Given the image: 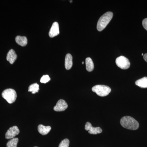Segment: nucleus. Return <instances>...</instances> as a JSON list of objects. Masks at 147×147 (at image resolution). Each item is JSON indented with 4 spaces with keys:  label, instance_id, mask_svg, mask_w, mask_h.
I'll list each match as a JSON object with an SVG mask.
<instances>
[{
    "label": "nucleus",
    "instance_id": "f257e3e1",
    "mask_svg": "<svg viewBox=\"0 0 147 147\" xmlns=\"http://www.w3.org/2000/svg\"><path fill=\"white\" fill-rule=\"evenodd\" d=\"M120 123L124 128L136 130L139 127V123L137 120L130 116H125L121 119Z\"/></svg>",
    "mask_w": 147,
    "mask_h": 147
},
{
    "label": "nucleus",
    "instance_id": "f03ea898",
    "mask_svg": "<svg viewBox=\"0 0 147 147\" xmlns=\"http://www.w3.org/2000/svg\"><path fill=\"white\" fill-rule=\"evenodd\" d=\"M113 16V12L108 11L102 15L98 21L97 30L100 32L106 28L112 20Z\"/></svg>",
    "mask_w": 147,
    "mask_h": 147
},
{
    "label": "nucleus",
    "instance_id": "7ed1b4c3",
    "mask_svg": "<svg viewBox=\"0 0 147 147\" xmlns=\"http://www.w3.org/2000/svg\"><path fill=\"white\" fill-rule=\"evenodd\" d=\"M92 90L99 96H107L111 91V88L105 85H98L95 86L92 88Z\"/></svg>",
    "mask_w": 147,
    "mask_h": 147
},
{
    "label": "nucleus",
    "instance_id": "20e7f679",
    "mask_svg": "<svg viewBox=\"0 0 147 147\" xmlns=\"http://www.w3.org/2000/svg\"><path fill=\"white\" fill-rule=\"evenodd\" d=\"M2 96L9 104L15 102L17 98L16 92L12 89H7L5 90L2 93Z\"/></svg>",
    "mask_w": 147,
    "mask_h": 147
},
{
    "label": "nucleus",
    "instance_id": "39448f33",
    "mask_svg": "<svg viewBox=\"0 0 147 147\" xmlns=\"http://www.w3.org/2000/svg\"><path fill=\"white\" fill-rule=\"evenodd\" d=\"M116 63L118 67L123 69H127L130 65V62L128 59L122 56L117 58Z\"/></svg>",
    "mask_w": 147,
    "mask_h": 147
},
{
    "label": "nucleus",
    "instance_id": "423d86ee",
    "mask_svg": "<svg viewBox=\"0 0 147 147\" xmlns=\"http://www.w3.org/2000/svg\"><path fill=\"white\" fill-rule=\"evenodd\" d=\"M20 130L18 127L14 126L10 127L5 134V138L6 139H12L16 135H18Z\"/></svg>",
    "mask_w": 147,
    "mask_h": 147
},
{
    "label": "nucleus",
    "instance_id": "0eeeda50",
    "mask_svg": "<svg viewBox=\"0 0 147 147\" xmlns=\"http://www.w3.org/2000/svg\"><path fill=\"white\" fill-rule=\"evenodd\" d=\"M85 129L86 130L88 131V133L90 134H100L102 132V129L100 127H93L89 122L86 123Z\"/></svg>",
    "mask_w": 147,
    "mask_h": 147
},
{
    "label": "nucleus",
    "instance_id": "6e6552de",
    "mask_svg": "<svg viewBox=\"0 0 147 147\" xmlns=\"http://www.w3.org/2000/svg\"><path fill=\"white\" fill-rule=\"evenodd\" d=\"M68 107L67 103L65 100L60 99L58 100L57 104L54 108V110L57 112H61L65 111Z\"/></svg>",
    "mask_w": 147,
    "mask_h": 147
},
{
    "label": "nucleus",
    "instance_id": "1a4fd4ad",
    "mask_svg": "<svg viewBox=\"0 0 147 147\" xmlns=\"http://www.w3.org/2000/svg\"><path fill=\"white\" fill-rule=\"evenodd\" d=\"M59 34V25L57 22H55L53 23L50 29L49 33L50 37L53 38Z\"/></svg>",
    "mask_w": 147,
    "mask_h": 147
},
{
    "label": "nucleus",
    "instance_id": "9d476101",
    "mask_svg": "<svg viewBox=\"0 0 147 147\" xmlns=\"http://www.w3.org/2000/svg\"><path fill=\"white\" fill-rule=\"evenodd\" d=\"M17 58V56L15 51L13 49H11L7 53L6 59L7 61L9 62V63L12 64L16 60Z\"/></svg>",
    "mask_w": 147,
    "mask_h": 147
},
{
    "label": "nucleus",
    "instance_id": "9b49d317",
    "mask_svg": "<svg viewBox=\"0 0 147 147\" xmlns=\"http://www.w3.org/2000/svg\"><path fill=\"white\" fill-rule=\"evenodd\" d=\"M73 65L72 62V57L71 54H67L66 55L65 61V66L66 69L69 70L72 67Z\"/></svg>",
    "mask_w": 147,
    "mask_h": 147
},
{
    "label": "nucleus",
    "instance_id": "f8f14e48",
    "mask_svg": "<svg viewBox=\"0 0 147 147\" xmlns=\"http://www.w3.org/2000/svg\"><path fill=\"white\" fill-rule=\"evenodd\" d=\"M51 129L50 126H44L42 125H39L38 127V132L42 135H46L50 132Z\"/></svg>",
    "mask_w": 147,
    "mask_h": 147
},
{
    "label": "nucleus",
    "instance_id": "ddd939ff",
    "mask_svg": "<svg viewBox=\"0 0 147 147\" xmlns=\"http://www.w3.org/2000/svg\"><path fill=\"white\" fill-rule=\"evenodd\" d=\"M15 40L18 45L23 47L26 46L28 44V39L26 36H18L16 37Z\"/></svg>",
    "mask_w": 147,
    "mask_h": 147
},
{
    "label": "nucleus",
    "instance_id": "4468645a",
    "mask_svg": "<svg viewBox=\"0 0 147 147\" xmlns=\"http://www.w3.org/2000/svg\"><path fill=\"white\" fill-rule=\"evenodd\" d=\"M135 84L138 86L143 88H147V77H144L137 80L135 82Z\"/></svg>",
    "mask_w": 147,
    "mask_h": 147
},
{
    "label": "nucleus",
    "instance_id": "2eb2a0df",
    "mask_svg": "<svg viewBox=\"0 0 147 147\" xmlns=\"http://www.w3.org/2000/svg\"><path fill=\"white\" fill-rule=\"evenodd\" d=\"M86 68L88 71H92L94 69L93 62L90 58L88 57L86 59Z\"/></svg>",
    "mask_w": 147,
    "mask_h": 147
},
{
    "label": "nucleus",
    "instance_id": "dca6fc26",
    "mask_svg": "<svg viewBox=\"0 0 147 147\" xmlns=\"http://www.w3.org/2000/svg\"><path fill=\"white\" fill-rule=\"evenodd\" d=\"M39 90V86L37 83H35L29 87L28 91L32 92V94H35L38 92Z\"/></svg>",
    "mask_w": 147,
    "mask_h": 147
},
{
    "label": "nucleus",
    "instance_id": "f3484780",
    "mask_svg": "<svg viewBox=\"0 0 147 147\" xmlns=\"http://www.w3.org/2000/svg\"><path fill=\"white\" fill-rule=\"evenodd\" d=\"M18 142V138H14L11 139L7 144V147H17Z\"/></svg>",
    "mask_w": 147,
    "mask_h": 147
},
{
    "label": "nucleus",
    "instance_id": "a211bd4d",
    "mask_svg": "<svg viewBox=\"0 0 147 147\" xmlns=\"http://www.w3.org/2000/svg\"><path fill=\"white\" fill-rule=\"evenodd\" d=\"M69 141L68 139H65L61 142L59 147H69Z\"/></svg>",
    "mask_w": 147,
    "mask_h": 147
},
{
    "label": "nucleus",
    "instance_id": "6ab92c4d",
    "mask_svg": "<svg viewBox=\"0 0 147 147\" xmlns=\"http://www.w3.org/2000/svg\"><path fill=\"white\" fill-rule=\"evenodd\" d=\"M50 80V77L48 75H44L41 77L40 79V82L41 83H43V84H46L47 82H49Z\"/></svg>",
    "mask_w": 147,
    "mask_h": 147
},
{
    "label": "nucleus",
    "instance_id": "aec40b11",
    "mask_svg": "<svg viewBox=\"0 0 147 147\" xmlns=\"http://www.w3.org/2000/svg\"><path fill=\"white\" fill-rule=\"evenodd\" d=\"M142 25L144 29L147 31V18H145L142 21Z\"/></svg>",
    "mask_w": 147,
    "mask_h": 147
},
{
    "label": "nucleus",
    "instance_id": "412c9836",
    "mask_svg": "<svg viewBox=\"0 0 147 147\" xmlns=\"http://www.w3.org/2000/svg\"><path fill=\"white\" fill-rule=\"evenodd\" d=\"M144 59L145 60V61L147 62V53L145 54V55H144Z\"/></svg>",
    "mask_w": 147,
    "mask_h": 147
},
{
    "label": "nucleus",
    "instance_id": "4be33fe9",
    "mask_svg": "<svg viewBox=\"0 0 147 147\" xmlns=\"http://www.w3.org/2000/svg\"><path fill=\"white\" fill-rule=\"evenodd\" d=\"M144 54H143V53H142V56H144Z\"/></svg>",
    "mask_w": 147,
    "mask_h": 147
},
{
    "label": "nucleus",
    "instance_id": "5701e85b",
    "mask_svg": "<svg viewBox=\"0 0 147 147\" xmlns=\"http://www.w3.org/2000/svg\"><path fill=\"white\" fill-rule=\"evenodd\" d=\"M72 2V1H70V3H71V2Z\"/></svg>",
    "mask_w": 147,
    "mask_h": 147
},
{
    "label": "nucleus",
    "instance_id": "b1692460",
    "mask_svg": "<svg viewBox=\"0 0 147 147\" xmlns=\"http://www.w3.org/2000/svg\"><path fill=\"white\" fill-rule=\"evenodd\" d=\"M82 64H84V62H82Z\"/></svg>",
    "mask_w": 147,
    "mask_h": 147
},
{
    "label": "nucleus",
    "instance_id": "393cba45",
    "mask_svg": "<svg viewBox=\"0 0 147 147\" xmlns=\"http://www.w3.org/2000/svg\"></svg>",
    "mask_w": 147,
    "mask_h": 147
}]
</instances>
